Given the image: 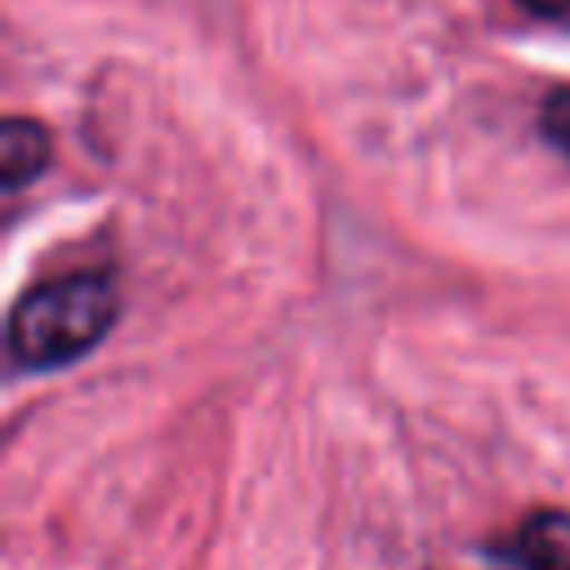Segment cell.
Masks as SVG:
<instances>
[{
	"instance_id": "cell-2",
	"label": "cell",
	"mask_w": 570,
	"mask_h": 570,
	"mask_svg": "<svg viewBox=\"0 0 570 570\" xmlns=\"http://www.w3.org/2000/svg\"><path fill=\"white\" fill-rule=\"evenodd\" d=\"M508 557L521 570H570V512L539 508L512 534Z\"/></svg>"
},
{
	"instance_id": "cell-4",
	"label": "cell",
	"mask_w": 570,
	"mask_h": 570,
	"mask_svg": "<svg viewBox=\"0 0 570 570\" xmlns=\"http://www.w3.org/2000/svg\"><path fill=\"white\" fill-rule=\"evenodd\" d=\"M539 129H543V138H548L561 156H570V89H552V94L543 98Z\"/></svg>"
},
{
	"instance_id": "cell-3",
	"label": "cell",
	"mask_w": 570,
	"mask_h": 570,
	"mask_svg": "<svg viewBox=\"0 0 570 570\" xmlns=\"http://www.w3.org/2000/svg\"><path fill=\"white\" fill-rule=\"evenodd\" d=\"M49 156H53V138H49V129L40 120L9 116L0 125V187L4 191H18L31 178H40Z\"/></svg>"
},
{
	"instance_id": "cell-1",
	"label": "cell",
	"mask_w": 570,
	"mask_h": 570,
	"mask_svg": "<svg viewBox=\"0 0 570 570\" xmlns=\"http://www.w3.org/2000/svg\"><path fill=\"white\" fill-rule=\"evenodd\" d=\"M120 316V289L107 272H67L31 285L9 312V365L45 374L94 352Z\"/></svg>"
},
{
	"instance_id": "cell-5",
	"label": "cell",
	"mask_w": 570,
	"mask_h": 570,
	"mask_svg": "<svg viewBox=\"0 0 570 570\" xmlns=\"http://www.w3.org/2000/svg\"><path fill=\"white\" fill-rule=\"evenodd\" d=\"M530 13H566L570 9V0H521Z\"/></svg>"
}]
</instances>
